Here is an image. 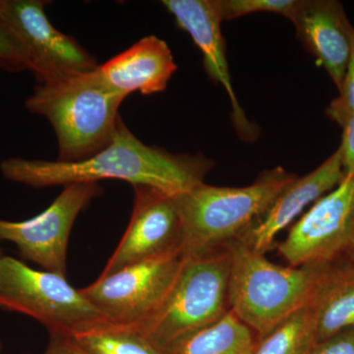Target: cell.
Instances as JSON below:
<instances>
[{"label":"cell","mask_w":354,"mask_h":354,"mask_svg":"<svg viewBox=\"0 0 354 354\" xmlns=\"http://www.w3.org/2000/svg\"><path fill=\"white\" fill-rule=\"evenodd\" d=\"M213 165L201 153H171L147 145L120 118L111 143L92 157L72 162L10 158L0 164V171L8 180L35 188L118 179L178 196L204 183Z\"/></svg>","instance_id":"1"},{"label":"cell","mask_w":354,"mask_h":354,"mask_svg":"<svg viewBox=\"0 0 354 354\" xmlns=\"http://www.w3.org/2000/svg\"><path fill=\"white\" fill-rule=\"evenodd\" d=\"M95 69L39 84L26 101L30 113L50 121L59 162H80L99 153L111 143L120 120L118 111L127 97L108 87Z\"/></svg>","instance_id":"2"},{"label":"cell","mask_w":354,"mask_h":354,"mask_svg":"<svg viewBox=\"0 0 354 354\" xmlns=\"http://www.w3.org/2000/svg\"><path fill=\"white\" fill-rule=\"evenodd\" d=\"M297 177L276 167L244 187L203 183L176 196L184 257L204 255L241 239Z\"/></svg>","instance_id":"3"},{"label":"cell","mask_w":354,"mask_h":354,"mask_svg":"<svg viewBox=\"0 0 354 354\" xmlns=\"http://www.w3.org/2000/svg\"><path fill=\"white\" fill-rule=\"evenodd\" d=\"M225 247L230 259V310L259 337L308 304L330 263L283 267L268 260L243 239Z\"/></svg>","instance_id":"4"},{"label":"cell","mask_w":354,"mask_h":354,"mask_svg":"<svg viewBox=\"0 0 354 354\" xmlns=\"http://www.w3.org/2000/svg\"><path fill=\"white\" fill-rule=\"evenodd\" d=\"M227 247L185 257L165 304L142 329L164 353L223 318L230 310Z\"/></svg>","instance_id":"5"},{"label":"cell","mask_w":354,"mask_h":354,"mask_svg":"<svg viewBox=\"0 0 354 354\" xmlns=\"http://www.w3.org/2000/svg\"><path fill=\"white\" fill-rule=\"evenodd\" d=\"M0 308L31 317L50 335L70 337L109 323L65 276L38 271L9 256L0 267Z\"/></svg>","instance_id":"6"},{"label":"cell","mask_w":354,"mask_h":354,"mask_svg":"<svg viewBox=\"0 0 354 354\" xmlns=\"http://www.w3.org/2000/svg\"><path fill=\"white\" fill-rule=\"evenodd\" d=\"M184 259L179 249L100 276L80 290L109 323L142 330L169 297Z\"/></svg>","instance_id":"7"},{"label":"cell","mask_w":354,"mask_h":354,"mask_svg":"<svg viewBox=\"0 0 354 354\" xmlns=\"http://www.w3.org/2000/svg\"><path fill=\"white\" fill-rule=\"evenodd\" d=\"M46 4L41 0H0V23L25 69L44 84L97 68L95 58L75 39L51 25L44 12Z\"/></svg>","instance_id":"8"},{"label":"cell","mask_w":354,"mask_h":354,"mask_svg":"<svg viewBox=\"0 0 354 354\" xmlns=\"http://www.w3.org/2000/svg\"><path fill=\"white\" fill-rule=\"evenodd\" d=\"M354 242V177H346L290 228L278 245L292 267L339 259Z\"/></svg>","instance_id":"9"},{"label":"cell","mask_w":354,"mask_h":354,"mask_svg":"<svg viewBox=\"0 0 354 354\" xmlns=\"http://www.w3.org/2000/svg\"><path fill=\"white\" fill-rule=\"evenodd\" d=\"M102 192L97 183L68 184L39 215L23 221L0 220V239L15 244L24 259L65 276L67 246L74 223Z\"/></svg>","instance_id":"10"},{"label":"cell","mask_w":354,"mask_h":354,"mask_svg":"<svg viewBox=\"0 0 354 354\" xmlns=\"http://www.w3.org/2000/svg\"><path fill=\"white\" fill-rule=\"evenodd\" d=\"M132 187L134 204L129 225L101 276L181 249L183 228L176 196L151 186Z\"/></svg>","instance_id":"11"},{"label":"cell","mask_w":354,"mask_h":354,"mask_svg":"<svg viewBox=\"0 0 354 354\" xmlns=\"http://www.w3.org/2000/svg\"><path fill=\"white\" fill-rule=\"evenodd\" d=\"M162 6L174 16L176 25L188 32L201 51L207 74L214 82L221 84L230 97L232 120L239 136L245 141L257 137L258 130L247 120L245 113L237 101L221 32L220 14L215 0H164Z\"/></svg>","instance_id":"12"},{"label":"cell","mask_w":354,"mask_h":354,"mask_svg":"<svg viewBox=\"0 0 354 354\" xmlns=\"http://www.w3.org/2000/svg\"><path fill=\"white\" fill-rule=\"evenodd\" d=\"M305 48L341 88L351 48L353 26L337 0H300L290 20Z\"/></svg>","instance_id":"13"},{"label":"cell","mask_w":354,"mask_h":354,"mask_svg":"<svg viewBox=\"0 0 354 354\" xmlns=\"http://www.w3.org/2000/svg\"><path fill=\"white\" fill-rule=\"evenodd\" d=\"M344 179L339 149L322 165L304 177H297L279 195L271 208L241 239L257 252L265 254L274 246L281 230L309 205L337 187Z\"/></svg>","instance_id":"14"},{"label":"cell","mask_w":354,"mask_h":354,"mask_svg":"<svg viewBox=\"0 0 354 354\" xmlns=\"http://www.w3.org/2000/svg\"><path fill=\"white\" fill-rule=\"evenodd\" d=\"M176 69L167 44L158 37L147 36L95 71L111 90L128 97L134 92L145 95L164 92Z\"/></svg>","instance_id":"15"},{"label":"cell","mask_w":354,"mask_h":354,"mask_svg":"<svg viewBox=\"0 0 354 354\" xmlns=\"http://www.w3.org/2000/svg\"><path fill=\"white\" fill-rule=\"evenodd\" d=\"M312 304L317 314V342L354 329V263L346 256L333 261L321 277Z\"/></svg>","instance_id":"16"},{"label":"cell","mask_w":354,"mask_h":354,"mask_svg":"<svg viewBox=\"0 0 354 354\" xmlns=\"http://www.w3.org/2000/svg\"><path fill=\"white\" fill-rule=\"evenodd\" d=\"M253 330L232 311L184 339L169 354H253Z\"/></svg>","instance_id":"17"},{"label":"cell","mask_w":354,"mask_h":354,"mask_svg":"<svg viewBox=\"0 0 354 354\" xmlns=\"http://www.w3.org/2000/svg\"><path fill=\"white\" fill-rule=\"evenodd\" d=\"M317 344V314L311 300L256 341L253 354H309Z\"/></svg>","instance_id":"18"},{"label":"cell","mask_w":354,"mask_h":354,"mask_svg":"<svg viewBox=\"0 0 354 354\" xmlns=\"http://www.w3.org/2000/svg\"><path fill=\"white\" fill-rule=\"evenodd\" d=\"M72 339L91 354H167L138 328L104 323Z\"/></svg>","instance_id":"19"},{"label":"cell","mask_w":354,"mask_h":354,"mask_svg":"<svg viewBox=\"0 0 354 354\" xmlns=\"http://www.w3.org/2000/svg\"><path fill=\"white\" fill-rule=\"evenodd\" d=\"M221 21L243 17L249 14H278L291 19L300 0H215Z\"/></svg>","instance_id":"20"},{"label":"cell","mask_w":354,"mask_h":354,"mask_svg":"<svg viewBox=\"0 0 354 354\" xmlns=\"http://www.w3.org/2000/svg\"><path fill=\"white\" fill-rule=\"evenodd\" d=\"M339 92V95L326 109V115L342 127L344 121L354 113V28L351 32V55Z\"/></svg>","instance_id":"21"},{"label":"cell","mask_w":354,"mask_h":354,"mask_svg":"<svg viewBox=\"0 0 354 354\" xmlns=\"http://www.w3.org/2000/svg\"><path fill=\"white\" fill-rule=\"evenodd\" d=\"M309 354H354V329L344 330L326 341L317 342Z\"/></svg>","instance_id":"22"},{"label":"cell","mask_w":354,"mask_h":354,"mask_svg":"<svg viewBox=\"0 0 354 354\" xmlns=\"http://www.w3.org/2000/svg\"><path fill=\"white\" fill-rule=\"evenodd\" d=\"M342 138L339 151L346 177H354V113L342 124Z\"/></svg>","instance_id":"23"},{"label":"cell","mask_w":354,"mask_h":354,"mask_svg":"<svg viewBox=\"0 0 354 354\" xmlns=\"http://www.w3.org/2000/svg\"><path fill=\"white\" fill-rule=\"evenodd\" d=\"M0 67L12 70V71L25 69L19 53L1 23H0Z\"/></svg>","instance_id":"24"},{"label":"cell","mask_w":354,"mask_h":354,"mask_svg":"<svg viewBox=\"0 0 354 354\" xmlns=\"http://www.w3.org/2000/svg\"><path fill=\"white\" fill-rule=\"evenodd\" d=\"M44 354H91L72 337L50 335V341Z\"/></svg>","instance_id":"25"},{"label":"cell","mask_w":354,"mask_h":354,"mask_svg":"<svg viewBox=\"0 0 354 354\" xmlns=\"http://www.w3.org/2000/svg\"><path fill=\"white\" fill-rule=\"evenodd\" d=\"M344 256H346V258H348L349 260L353 261L354 263V242Z\"/></svg>","instance_id":"26"},{"label":"cell","mask_w":354,"mask_h":354,"mask_svg":"<svg viewBox=\"0 0 354 354\" xmlns=\"http://www.w3.org/2000/svg\"><path fill=\"white\" fill-rule=\"evenodd\" d=\"M0 241H1V239H0ZM3 257L4 256H2L1 249H0V267H1V263L2 260H3Z\"/></svg>","instance_id":"27"},{"label":"cell","mask_w":354,"mask_h":354,"mask_svg":"<svg viewBox=\"0 0 354 354\" xmlns=\"http://www.w3.org/2000/svg\"><path fill=\"white\" fill-rule=\"evenodd\" d=\"M0 353H1V342H0Z\"/></svg>","instance_id":"28"}]
</instances>
